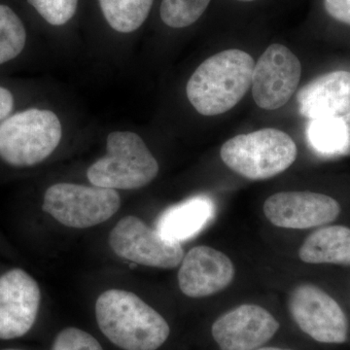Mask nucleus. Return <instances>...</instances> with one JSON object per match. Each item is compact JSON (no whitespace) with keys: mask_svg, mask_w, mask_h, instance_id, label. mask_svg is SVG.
I'll use <instances>...</instances> for the list:
<instances>
[{"mask_svg":"<svg viewBox=\"0 0 350 350\" xmlns=\"http://www.w3.org/2000/svg\"><path fill=\"white\" fill-rule=\"evenodd\" d=\"M41 293L38 283L22 269L0 276V340L27 333L38 317Z\"/></svg>","mask_w":350,"mask_h":350,"instance_id":"nucleus-11","label":"nucleus"},{"mask_svg":"<svg viewBox=\"0 0 350 350\" xmlns=\"http://www.w3.org/2000/svg\"><path fill=\"white\" fill-rule=\"evenodd\" d=\"M298 149L290 135L276 129H262L227 140L220 156L229 169L250 180H265L293 165Z\"/></svg>","mask_w":350,"mask_h":350,"instance_id":"nucleus-3","label":"nucleus"},{"mask_svg":"<svg viewBox=\"0 0 350 350\" xmlns=\"http://www.w3.org/2000/svg\"><path fill=\"white\" fill-rule=\"evenodd\" d=\"M27 31L10 7L0 4V64L12 61L24 50Z\"/></svg>","mask_w":350,"mask_h":350,"instance_id":"nucleus-19","label":"nucleus"},{"mask_svg":"<svg viewBox=\"0 0 350 350\" xmlns=\"http://www.w3.org/2000/svg\"><path fill=\"white\" fill-rule=\"evenodd\" d=\"M209 3L211 0H163L161 19L167 27L183 29L197 22Z\"/></svg>","mask_w":350,"mask_h":350,"instance_id":"nucleus-20","label":"nucleus"},{"mask_svg":"<svg viewBox=\"0 0 350 350\" xmlns=\"http://www.w3.org/2000/svg\"><path fill=\"white\" fill-rule=\"evenodd\" d=\"M215 207L207 196H196L167 208L157 220L156 230L175 241H186L199 234L213 219Z\"/></svg>","mask_w":350,"mask_h":350,"instance_id":"nucleus-15","label":"nucleus"},{"mask_svg":"<svg viewBox=\"0 0 350 350\" xmlns=\"http://www.w3.org/2000/svg\"><path fill=\"white\" fill-rule=\"evenodd\" d=\"M46 22L64 25L72 19L79 0H29Z\"/></svg>","mask_w":350,"mask_h":350,"instance_id":"nucleus-21","label":"nucleus"},{"mask_svg":"<svg viewBox=\"0 0 350 350\" xmlns=\"http://www.w3.org/2000/svg\"><path fill=\"white\" fill-rule=\"evenodd\" d=\"M254 66V59L244 51L230 49L213 55L189 79V101L204 116L229 111L250 89Z\"/></svg>","mask_w":350,"mask_h":350,"instance_id":"nucleus-2","label":"nucleus"},{"mask_svg":"<svg viewBox=\"0 0 350 350\" xmlns=\"http://www.w3.org/2000/svg\"><path fill=\"white\" fill-rule=\"evenodd\" d=\"M103 16L114 31L130 33L139 29L154 0H98Z\"/></svg>","mask_w":350,"mask_h":350,"instance_id":"nucleus-18","label":"nucleus"},{"mask_svg":"<svg viewBox=\"0 0 350 350\" xmlns=\"http://www.w3.org/2000/svg\"><path fill=\"white\" fill-rule=\"evenodd\" d=\"M52 350H103L93 336L81 329L68 328L57 334Z\"/></svg>","mask_w":350,"mask_h":350,"instance_id":"nucleus-22","label":"nucleus"},{"mask_svg":"<svg viewBox=\"0 0 350 350\" xmlns=\"http://www.w3.org/2000/svg\"><path fill=\"white\" fill-rule=\"evenodd\" d=\"M234 278L231 259L221 251L202 245L192 248L182 260L178 284L186 296L204 298L224 290Z\"/></svg>","mask_w":350,"mask_h":350,"instance_id":"nucleus-13","label":"nucleus"},{"mask_svg":"<svg viewBox=\"0 0 350 350\" xmlns=\"http://www.w3.org/2000/svg\"><path fill=\"white\" fill-rule=\"evenodd\" d=\"M62 124L50 110H24L0 122V159L16 167L38 165L62 139Z\"/></svg>","mask_w":350,"mask_h":350,"instance_id":"nucleus-5","label":"nucleus"},{"mask_svg":"<svg viewBox=\"0 0 350 350\" xmlns=\"http://www.w3.org/2000/svg\"><path fill=\"white\" fill-rule=\"evenodd\" d=\"M342 117V120H344L345 126H347V137H349V139H347V148H345L344 157L350 156V112L347 113V114L344 115Z\"/></svg>","mask_w":350,"mask_h":350,"instance_id":"nucleus-25","label":"nucleus"},{"mask_svg":"<svg viewBox=\"0 0 350 350\" xmlns=\"http://www.w3.org/2000/svg\"><path fill=\"white\" fill-rule=\"evenodd\" d=\"M238 1H241V2H250V1H254V0H238Z\"/></svg>","mask_w":350,"mask_h":350,"instance_id":"nucleus-27","label":"nucleus"},{"mask_svg":"<svg viewBox=\"0 0 350 350\" xmlns=\"http://www.w3.org/2000/svg\"><path fill=\"white\" fill-rule=\"evenodd\" d=\"M2 350H22V349H2Z\"/></svg>","mask_w":350,"mask_h":350,"instance_id":"nucleus-28","label":"nucleus"},{"mask_svg":"<svg viewBox=\"0 0 350 350\" xmlns=\"http://www.w3.org/2000/svg\"><path fill=\"white\" fill-rule=\"evenodd\" d=\"M159 163L144 144L131 131H113L107 137V153L87 170L94 186L112 190L144 188L156 178Z\"/></svg>","mask_w":350,"mask_h":350,"instance_id":"nucleus-4","label":"nucleus"},{"mask_svg":"<svg viewBox=\"0 0 350 350\" xmlns=\"http://www.w3.org/2000/svg\"><path fill=\"white\" fill-rule=\"evenodd\" d=\"M96 317L103 335L124 350H157L170 338L167 320L137 295L125 290L100 294Z\"/></svg>","mask_w":350,"mask_h":350,"instance_id":"nucleus-1","label":"nucleus"},{"mask_svg":"<svg viewBox=\"0 0 350 350\" xmlns=\"http://www.w3.org/2000/svg\"><path fill=\"white\" fill-rule=\"evenodd\" d=\"M14 107L13 94L5 88L0 87V122L10 115Z\"/></svg>","mask_w":350,"mask_h":350,"instance_id":"nucleus-24","label":"nucleus"},{"mask_svg":"<svg viewBox=\"0 0 350 350\" xmlns=\"http://www.w3.org/2000/svg\"><path fill=\"white\" fill-rule=\"evenodd\" d=\"M298 328L320 344L342 345L349 338V320L337 301L321 288L305 283L294 288L288 300Z\"/></svg>","mask_w":350,"mask_h":350,"instance_id":"nucleus-7","label":"nucleus"},{"mask_svg":"<svg viewBox=\"0 0 350 350\" xmlns=\"http://www.w3.org/2000/svg\"><path fill=\"white\" fill-rule=\"evenodd\" d=\"M109 245L119 257L152 268L174 269L184 258L180 243L165 238L135 216L117 223L110 232Z\"/></svg>","mask_w":350,"mask_h":350,"instance_id":"nucleus-8","label":"nucleus"},{"mask_svg":"<svg viewBox=\"0 0 350 350\" xmlns=\"http://www.w3.org/2000/svg\"><path fill=\"white\" fill-rule=\"evenodd\" d=\"M306 137L315 153L329 159L344 157L349 139L342 117L310 120Z\"/></svg>","mask_w":350,"mask_h":350,"instance_id":"nucleus-17","label":"nucleus"},{"mask_svg":"<svg viewBox=\"0 0 350 350\" xmlns=\"http://www.w3.org/2000/svg\"><path fill=\"white\" fill-rule=\"evenodd\" d=\"M280 329L268 310L244 304L218 317L211 334L219 350H256L268 345Z\"/></svg>","mask_w":350,"mask_h":350,"instance_id":"nucleus-10","label":"nucleus"},{"mask_svg":"<svg viewBox=\"0 0 350 350\" xmlns=\"http://www.w3.org/2000/svg\"><path fill=\"white\" fill-rule=\"evenodd\" d=\"M120 206L121 198L116 190L57 183L46 191L42 208L66 227L86 229L111 218Z\"/></svg>","mask_w":350,"mask_h":350,"instance_id":"nucleus-6","label":"nucleus"},{"mask_svg":"<svg viewBox=\"0 0 350 350\" xmlns=\"http://www.w3.org/2000/svg\"><path fill=\"white\" fill-rule=\"evenodd\" d=\"M299 112L310 120L342 117L350 112V72L333 71L315 78L297 94Z\"/></svg>","mask_w":350,"mask_h":350,"instance_id":"nucleus-14","label":"nucleus"},{"mask_svg":"<svg viewBox=\"0 0 350 350\" xmlns=\"http://www.w3.org/2000/svg\"><path fill=\"white\" fill-rule=\"evenodd\" d=\"M256 350H295L291 349H285L282 347H275V345H265V347H260Z\"/></svg>","mask_w":350,"mask_h":350,"instance_id":"nucleus-26","label":"nucleus"},{"mask_svg":"<svg viewBox=\"0 0 350 350\" xmlns=\"http://www.w3.org/2000/svg\"><path fill=\"white\" fill-rule=\"evenodd\" d=\"M301 64L298 57L282 44L269 46L255 64L252 96L255 103L266 110L284 107L300 83Z\"/></svg>","mask_w":350,"mask_h":350,"instance_id":"nucleus-9","label":"nucleus"},{"mask_svg":"<svg viewBox=\"0 0 350 350\" xmlns=\"http://www.w3.org/2000/svg\"><path fill=\"white\" fill-rule=\"evenodd\" d=\"M301 261L308 264L350 266V229L330 226L312 232L299 251Z\"/></svg>","mask_w":350,"mask_h":350,"instance_id":"nucleus-16","label":"nucleus"},{"mask_svg":"<svg viewBox=\"0 0 350 350\" xmlns=\"http://www.w3.org/2000/svg\"><path fill=\"white\" fill-rule=\"evenodd\" d=\"M324 4L332 18L350 25V0H324Z\"/></svg>","mask_w":350,"mask_h":350,"instance_id":"nucleus-23","label":"nucleus"},{"mask_svg":"<svg viewBox=\"0 0 350 350\" xmlns=\"http://www.w3.org/2000/svg\"><path fill=\"white\" fill-rule=\"evenodd\" d=\"M264 213L276 227L304 230L333 222L340 206L333 198L319 193L280 192L266 200Z\"/></svg>","mask_w":350,"mask_h":350,"instance_id":"nucleus-12","label":"nucleus"}]
</instances>
